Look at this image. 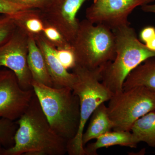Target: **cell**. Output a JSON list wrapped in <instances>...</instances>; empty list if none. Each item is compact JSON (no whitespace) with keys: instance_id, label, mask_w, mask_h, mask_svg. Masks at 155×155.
Listing matches in <instances>:
<instances>
[{"instance_id":"obj_4","label":"cell","mask_w":155,"mask_h":155,"mask_svg":"<svg viewBox=\"0 0 155 155\" xmlns=\"http://www.w3.org/2000/svg\"><path fill=\"white\" fill-rule=\"evenodd\" d=\"M71 46L76 65L91 70L102 71L116 55V38L113 30L87 19L79 22Z\"/></svg>"},{"instance_id":"obj_18","label":"cell","mask_w":155,"mask_h":155,"mask_svg":"<svg viewBox=\"0 0 155 155\" xmlns=\"http://www.w3.org/2000/svg\"><path fill=\"white\" fill-rule=\"evenodd\" d=\"M18 127L16 121L0 119V143L4 147L8 149L14 146V136Z\"/></svg>"},{"instance_id":"obj_15","label":"cell","mask_w":155,"mask_h":155,"mask_svg":"<svg viewBox=\"0 0 155 155\" xmlns=\"http://www.w3.org/2000/svg\"><path fill=\"white\" fill-rule=\"evenodd\" d=\"M89 124L82 137L84 146L91 140L96 139L101 136L114 128V124L108 113L107 107L105 103L100 104L95 109L90 118Z\"/></svg>"},{"instance_id":"obj_17","label":"cell","mask_w":155,"mask_h":155,"mask_svg":"<svg viewBox=\"0 0 155 155\" xmlns=\"http://www.w3.org/2000/svg\"><path fill=\"white\" fill-rule=\"evenodd\" d=\"M17 27L25 31L28 35L34 37L41 34L44 28L39 10L29 9L12 15Z\"/></svg>"},{"instance_id":"obj_8","label":"cell","mask_w":155,"mask_h":155,"mask_svg":"<svg viewBox=\"0 0 155 155\" xmlns=\"http://www.w3.org/2000/svg\"><path fill=\"white\" fill-rule=\"evenodd\" d=\"M33 89L24 90L10 69L0 70V119L16 121L28 108L35 94Z\"/></svg>"},{"instance_id":"obj_5","label":"cell","mask_w":155,"mask_h":155,"mask_svg":"<svg viewBox=\"0 0 155 155\" xmlns=\"http://www.w3.org/2000/svg\"><path fill=\"white\" fill-rule=\"evenodd\" d=\"M72 70L76 77L72 91L79 98L80 121L76 135L68 142L67 153L86 155L82 137L87 122L95 109L108 101L114 94L101 82V70H91L76 64Z\"/></svg>"},{"instance_id":"obj_23","label":"cell","mask_w":155,"mask_h":155,"mask_svg":"<svg viewBox=\"0 0 155 155\" xmlns=\"http://www.w3.org/2000/svg\"><path fill=\"white\" fill-rule=\"evenodd\" d=\"M27 10L29 9L14 5L6 0H0V14L12 16L20 11Z\"/></svg>"},{"instance_id":"obj_27","label":"cell","mask_w":155,"mask_h":155,"mask_svg":"<svg viewBox=\"0 0 155 155\" xmlns=\"http://www.w3.org/2000/svg\"><path fill=\"white\" fill-rule=\"evenodd\" d=\"M6 149L0 143V155H5Z\"/></svg>"},{"instance_id":"obj_10","label":"cell","mask_w":155,"mask_h":155,"mask_svg":"<svg viewBox=\"0 0 155 155\" xmlns=\"http://www.w3.org/2000/svg\"><path fill=\"white\" fill-rule=\"evenodd\" d=\"M88 0H54L43 10H39L44 23L58 29L71 44L79 26L78 12Z\"/></svg>"},{"instance_id":"obj_1","label":"cell","mask_w":155,"mask_h":155,"mask_svg":"<svg viewBox=\"0 0 155 155\" xmlns=\"http://www.w3.org/2000/svg\"><path fill=\"white\" fill-rule=\"evenodd\" d=\"M13 147L5 155H64L68 140L58 135L50 126L35 94L30 104L19 119Z\"/></svg>"},{"instance_id":"obj_12","label":"cell","mask_w":155,"mask_h":155,"mask_svg":"<svg viewBox=\"0 0 155 155\" xmlns=\"http://www.w3.org/2000/svg\"><path fill=\"white\" fill-rule=\"evenodd\" d=\"M27 63L33 80L54 87L44 57L32 35H28Z\"/></svg>"},{"instance_id":"obj_9","label":"cell","mask_w":155,"mask_h":155,"mask_svg":"<svg viewBox=\"0 0 155 155\" xmlns=\"http://www.w3.org/2000/svg\"><path fill=\"white\" fill-rule=\"evenodd\" d=\"M145 0H94L86 10V19L112 30L129 25L128 16Z\"/></svg>"},{"instance_id":"obj_7","label":"cell","mask_w":155,"mask_h":155,"mask_svg":"<svg viewBox=\"0 0 155 155\" xmlns=\"http://www.w3.org/2000/svg\"><path fill=\"white\" fill-rule=\"evenodd\" d=\"M28 35L17 26L10 38L0 45V67L10 69L24 90L32 89V78L27 63Z\"/></svg>"},{"instance_id":"obj_11","label":"cell","mask_w":155,"mask_h":155,"mask_svg":"<svg viewBox=\"0 0 155 155\" xmlns=\"http://www.w3.org/2000/svg\"><path fill=\"white\" fill-rule=\"evenodd\" d=\"M37 44L44 57L54 87L73 88L76 80V75L70 73L61 64L56 54V48L41 34L35 37Z\"/></svg>"},{"instance_id":"obj_13","label":"cell","mask_w":155,"mask_h":155,"mask_svg":"<svg viewBox=\"0 0 155 155\" xmlns=\"http://www.w3.org/2000/svg\"><path fill=\"white\" fill-rule=\"evenodd\" d=\"M138 143L131 131L114 130L101 136L94 142L87 145L84 150L86 155H97V151L102 148L119 145L134 148Z\"/></svg>"},{"instance_id":"obj_21","label":"cell","mask_w":155,"mask_h":155,"mask_svg":"<svg viewBox=\"0 0 155 155\" xmlns=\"http://www.w3.org/2000/svg\"><path fill=\"white\" fill-rule=\"evenodd\" d=\"M56 54L63 67L68 70L72 69L76 65V60L72 48L56 49Z\"/></svg>"},{"instance_id":"obj_20","label":"cell","mask_w":155,"mask_h":155,"mask_svg":"<svg viewBox=\"0 0 155 155\" xmlns=\"http://www.w3.org/2000/svg\"><path fill=\"white\" fill-rule=\"evenodd\" d=\"M16 28L12 16L0 14V45L10 38Z\"/></svg>"},{"instance_id":"obj_28","label":"cell","mask_w":155,"mask_h":155,"mask_svg":"<svg viewBox=\"0 0 155 155\" xmlns=\"http://www.w3.org/2000/svg\"><path fill=\"white\" fill-rule=\"evenodd\" d=\"M155 0H145L144 5H145V4H150V3L155 2Z\"/></svg>"},{"instance_id":"obj_6","label":"cell","mask_w":155,"mask_h":155,"mask_svg":"<svg viewBox=\"0 0 155 155\" xmlns=\"http://www.w3.org/2000/svg\"><path fill=\"white\" fill-rule=\"evenodd\" d=\"M107 107L113 130L130 131L137 119L155 111V94L144 87H135L113 94Z\"/></svg>"},{"instance_id":"obj_19","label":"cell","mask_w":155,"mask_h":155,"mask_svg":"<svg viewBox=\"0 0 155 155\" xmlns=\"http://www.w3.org/2000/svg\"><path fill=\"white\" fill-rule=\"evenodd\" d=\"M42 35L57 49L71 48V44L67 41L55 27L44 23Z\"/></svg>"},{"instance_id":"obj_25","label":"cell","mask_w":155,"mask_h":155,"mask_svg":"<svg viewBox=\"0 0 155 155\" xmlns=\"http://www.w3.org/2000/svg\"><path fill=\"white\" fill-rule=\"evenodd\" d=\"M141 10L147 13L155 14V4H145L141 6Z\"/></svg>"},{"instance_id":"obj_26","label":"cell","mask_w":155,"mask_h":155,"mask_svg":"<svg viewBox=\"0 0 155 155\" xmlns=\"http://www.w3.org/2000/svg\"><path fill=\"white\" fill-rule=\"evenodd\" d=\"M145 45L150 49L155 51V35L149 41L146 43Z\"/></svg>"},{"instance_id":"obj_14","label":"cell","mask_w":155,"mask_h":155,"mask_svg":"<svg viewBox=\"0 0 155 155\" xmlns=\"http://www.w3.org/2000/svg\"><path fill=\"white\" fill-rule=\"evenodd\" d=\"M142 86L155 94V57L148 59L129 74L123 84V90Z\"/></svg>"},{"instance_id":"obj_2","label":"cell","mask_w":155,"mask_h":155,"mask_svg":"<svg viewBox=\"0 0 155 155\" xmlns=\"http://www.w3.org/2000/svg\"><path fill=\"white\" fill-rule=\"evenodd\" d=\"M116 42V55L101 73V82L113 94L123 90L127 75L149 58L155 57L150 49L137 38L134 28L125 25L113 30Z\"/></svg>"},{"instance_id":"obj_16","label":"cell","mask_w":155,"mask_h":155,"mask_svg":"<svg viewBox=\"0 0 155 155\" xmlns=\"http://www.w3.org/2000/svg\"><path fill=\"white\" fill-rule=\"evenodd\" d=\"M130 131L138 143L143 142L150 147H155V111L137 119L132 125Z\"/></svg>"},{"instance_id":"obj_3","label":"cell","mask_w":155,"mask_h":155,"mask_svg":"<svg viewBox=\"0 0 155 155\" xmlns=\"http://www.w3.org/2000/svg\"><path fill=\"white\" fill-rule=\"evenodd\" d=\"M31 85L53 130L68 141L71 140L80 125L78 97L69 87H52L34 80Z\"/></svg>"},{"instance_id":"obj_22","label":"cell","mask_w":155,"mask_h":155,"mask_svg":"<svg viewBox=\"0 0 155 155\" xmlns=\"http://www.w3.org/2000/svg\"><path fill=\"white\" fill-rule=\"evenodd\" d=\"M9 2L28 9L43 10L54 0H6Z\"/></svg>"},{"instance_id":"obj_24","label":"cell","mask_w":155,"mask_h":155,"mask_svg":"<svg viewBox=\"0 0 155 155\" xmlns=\"http://www.w3.org/2000/svg\"><path fill=\"white\" fill-rule=\"evenodd\" d=\"M155 35V27L147 26L140 31L139 37L140 41L145 44Z\"/></svg>"}]
</instances>
